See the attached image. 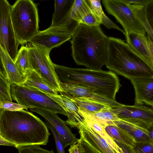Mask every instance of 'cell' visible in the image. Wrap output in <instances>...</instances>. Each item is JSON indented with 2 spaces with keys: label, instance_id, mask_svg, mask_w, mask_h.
Segmentation results:
<instances>
[{
  "label": "cell",
  "instance_id": "obj_43",
  "mask_svg": "<svg viewBox=\"0 0 153 153\" xmlns=\"http://www.w3.org/2000/svg\"><path fill=\"white\" fill-rule=\"evenodd\" d=\"M150 138L153 141V123L148 128Z\"/></svg>",
  "mask_w": 153,
  "mask_h": 153
},
{
  "label": "cell",
  "instance_id": "obj_9",
  "mask_svg": "<svg viewBox=\"0 0 153 153\" xmlns=\"http://www.w3.org/2000/svg\"><path fill=\"white\" fill-rule=\"evenodd\" d=\"M11 6L7 0H0V45L7 51L14 62L18 51L19 45L11 19Z\"/></svg>",
  "mask_w": 153,
  "mask_h": 153
},
{
  "label": "cell",
  "instance_id": "obj_29",
  "mask_svg": "<svg viewBox=\"0 0 153 153\" xmlns=\"http://www.w3.org/2000/svg\"><path fill=\"white\" fill-rule=\"evenodd\" d=\"M132 148L134 153H153V143L136 142Z\"/></svg>",
  "mask_w": 153,
  "mask_h": 153
},
{
  "label": "cell",
  "instance_id": "obj_13",
  "mask_svg": "<svg viewBox=\"0 0 153 153\" xmlns=\"http://www.w3.org/2000/svg\"><path fill=\"white\" fill-rule=\"evenodd\" d=\"M44 93L63 108L68 117L65 123L71 128H77L85 120L78 106L72 100L70 94L64 92H61L57 95Z\"/></svg>",
  "mask_w": 153,
  "mask_h": 153
},
{
  "label": "cell",
  "instance_id": "obj_2",
  "mask_svg": "<svg viewBox=\"0 0 153 153\" xmlns=\"http://www.w3.org/2000/svg\"><path fill=\"white\" fill-rule=\"evenodd\" d=\"M108 40L100 26L79 24L70 41L74 62L88 69L102 70L107 62Z\"/></svg>",
  "mask_w": 153,
  "mask_h": 153
},
{
  "label": "cell",
  "instance_id": "obj_10",
  "mask_svg": "<svg viewBox=\"0 0 153 153\" xmlns=\"http://www.w3.org/2000/svg\"><path fill=\"white\" fill-rule=\"evenodd\" d=\"M77 27L50 26L45 30L39 31L29 43L51 51L53 48L60 46L71 39Z\"/></svg>",
  "mask_w": 153,
  "mask_h": 153
},
{
  "label": "cell",
  "instance_id": "obj_21",
  "mask_svg": "<svg viewBox=\"0 0 153 153\" xmlns=\"http://www.w3.org/2000/svg\"><path fill=\"white\" fill-rule=\"evenodd\" d=\"M114 124L127 131L136 142L153 143L150 138L148 130L145 128L120 118L114 122Z\"/></svg>",
  "mask_w": 153,
  "mask_h": 153
},
{
  "label": "cell",
  "instance_id": "obj_28",
  "mask_svg": "<svg viewBox=\"0 0 153 153\" xmlns=\"http://www.w3.org/2000/svg\"><path fill=\"white\" fill-rule=\"evenodd\" d=\"M144 7L142 6L133 5L132 9L137 18L144 27L147 34V37L153 44V33L147 23L145 15Z\"/></svg>",
  "mask_w": 153,
  "mask_h": 153
},
{
  "label": "cell",
  "instance_id": "obj_20",
  "mask_svg": "<svg viewBox=\"0 0 153 153\" xmlns=\"http://www.w3.org/2000/svg\"><path fill=\"white\" fill-rule=\"evenodd\" d=\"M20 85L46 93L53 95L58 94V91L46 83L39 75L33 69H30L27 71Z\"/></svg>",
  "mask_w": 153,
  "mask_h": 153
},
{
  "label": "cell",
  "instance_id": "obj_38",
  "mask_svg": "<svg viewBox=\"0 0 153 153\" xmlns=\"http://www.w3.org/2000/svg\"><path fill=\"white\" fill-rule=\"evenodd\" d=\"M124 1L129 4L145 6L152 0H123Z\"/></svg>",
  "mask_w": 153,
  "mask_h": 153
},
{
  "label": "cell",
  "instance_id": "obj_19",
  "mask_svg": "<svg viewBox=\"0 0 153 153\" xmlns=\"http://www.w3.org/2000/svg\"><path fill=\"white\" fill-rule=\"evenodd\" d=\"M0 60L3 72L12 85H21L23 77L7 51L0 45Z\"/></svg>",
  "mask_w": 153,
  "mask_h": 153
},
{
  "label": "cell",
  "instance_id": "obj_16",
  "mask_svg": "<svg viewBox=\"0 0 153 153\" xmlns=\"http://www.w3.org/2000/svg\"><path fill=\"white\" fill-rule=\"evenodd\" d=\"M80 139L88 143L101 153H117L85 120L77 128Z\"/></svg>",
  "mask_w": 153,
  "mask_h": 153
},
{
  "label": "cell",
  "instance_id": "obj_44",
  "mask_svg": "<svg viewBox=\"0 0 153 153\" xmlns=\"http://www.w3.org/2000/svg\"><path fill=\"white\" fill-rule=\"evenodd\" d=\"M152 107L153 108V107Z\"/></svg>",
  "mask_w": 153,
  "mask_h": 153
},
{
  "label": "cell",
  "instance_id": "obj_7",
  "mask_svg": "<svg viewBox=\"0 0 153 153\" xmlns=\"http://www.w3.org/2000/svg\"><path fill=\"white\" fill-rule=\"evenodd\" d=\"M28 47L32 69L36 71L49 86L58 92H62L54 64L50 57L51 51L30 43H28Z\"/></svg>",
  "mask_w": 153,
  "mask_h": 153
},
{
  "label": "cell",
  "instance_id": "obj_3",
  "mask_svg": "<svg viewBox=\"0 0 153 153\" xmlns=\"http://www.w3.org/2000/svg\"><path fill=\"white\" fill-rule=\"evenodd\" d=\"M54 66L61 82L89 88L101 96L116 101V95L121 85L114 72L71 68L55 64Z\"/></svg>",
  "mask_w": 153,
  "mask_h": 153
},
{
  "label": "cell",
  "instance_id": "obj_24",
  "mask_svg": "<svg viewBox=\"0 0 153 153\" xmlns=\"http://www.w3.org/2000/svg\"><path fill=\"white\" fill-rule=\"evenodd\" d=\"M91 12L87 0H75L71 9L70 17L80 24L82 19Z\"/></svg>",
  "mask_w": 153,
  "mask_h": 153
},
{
  "label": "cell",
  "instance_id": "obj_33",
  "mask_svg": "<svg viewBox=\"0 0 153 153\" xmlns=\"http://www.w3.org/2000/svg\"><path fill=\"white\" fill-rule=\"evenodd\" d=\"M92 11L97 17L100 21V18L103 11L100 0H87Z\"/></svg>",
  "mask_w": 153,
  "mask_h": 153
},
{
  "label": "cell",
  "instance_id": "obj_18",
  "mask_svg": "<svg viewBox=\"0 0 153 153\" xmlns=\"http://www.w3.org/2000/svg\"><path fill=\"white\" fill-rule=\"evenodd\" d=\"M135 104H146L153 106V78L132 79Z\"/></svg>",
  "mask_w": 153,
  "mask_h": 153
},
{
  "label": "cell",
  "instance_id": "obj_37",
  "mask_svg": "<svg viewBox=\"0 0 153 153\" xmlns=\"http://www.w3.org/2000/svg\"><path fill=\"white\" fill-rule=\"evenodd\" d=\"M83 153H101L85 141L79 139Z\"/></svg>",
  "mask_w": 153,
  "mask_h": 153
},
{
  "label": "cell",
  "instance_id": "obj_6",
  "mask_svg": "<svg viewBox=\"0 0 153 153\" xmlns=\"http://www.w3.org/2000/svg\"><path fill=\"white\" fill-rule=\"evenodd\" d=\"M11 93L12 99L19 104L67 116L61 106L40 91L13 84L11 85Z\"/></svg>",
  "mask_w": 153,
  "mask_h": 153
},
{
  "label": "cell",
  "instance_id": "obj_35",
  "mask_svg": "<svg viewBox=\"0 0 153 153\" xmlns=\"http://www.w3.org/2000/svg\"><path fill=\"white\" fill-rule=\"evenodd\" d=\"M80 23L92 26H99L101 24L100 20L92 11L85 16Z\"/></svg>",
  "mask_w": 153,
  "mask_h": 153
},
{
  "label": "cell",
  "instance_id": "obj_23",
  "mask_svg": "<svg viewBox=\"0 0 153 153\" xmlns=\"http://www.w3.org/2000/svg\"><path fill=\"white\" fill-rule=\"evenodd\" d=\"M108 134L113 139L133 148L136 141L125 130L115 124L108 125L105 128Z\"/></svg>",
  "mask_w": 153,
  "mask_h": 153
},
{
  "label": "cell",
  "instance_id": "obj_25",
  "mask_svg": "<svg viewBox=\"0 0 153 153\" xmlns=\"http://www.w3.org/2000/svg\"><path fill=\"white\" fill-rule=\"evenodd\" d=\"M87 124L93 128L108 143L111 148L117 153H121V149L105 131L104 128L97 121L90 118L84 117Z\"/></svg>",
  "mask_w": 153,
  "mask_h": 153
},
{
  "label": "cell",
  "instance_id": "obj_40",
  "mask_svg": "<svg viewBox=\"0 0 153 153\" xmlns=\"http://www.w3.org/2000/svg\"><path fill=\"white\" fill-rule=\"evenodd\" d=\"M114 140L121 149L122 152L121 153H134L132 148L119 141L115 140Z\"/></svg>",
  "mask_w": 153,
  "mask_h": 153
},
{
  "label": "cell",
  "instance_id": "obj_31",
  "mask_svg": "<svg viewBox=\"0 0 153 153\" xmlns=\"http://www.w3.org/2000/svg\"><path fill=\"white\" fill-rule=\"evenodd\" d=\"M18 149V153H54L53 149L48 150L42 148L37 145L25 146Z\"/></svg>",
  "mask_w": 153,
  "mask_h": 153
},
{
  "label": "cell",
  "instance_id": "obj_15",
  "mask_svg": "<svg viewBox=\"0 0 153 153\" xmlns=\"http://www.w3.org/2000/svg\"><path fill=\"white\" fill-rule=\"evenodd\" d=\"M127 43L153 71V62L145 34L132 32L126 33Z\"/></svg>",
  "mask_w": 153,
  "mask_h": 153
},
{
  "label": "cell",
  "instance_id": "obj_36",
  "mask_svg": "<svg viewBox=\"0 0 153 153\" xmlns=\"http://www.w3.org/2000/svg\"><path fill=\"white\" fill-rule=\"evenodd\" d=\"M101 24H103L108 29L114 28L122 32L125 36L126 33L123 30L121 29L118 25L112 22L104 13L100 18Z\"/></svg>",
  "mask_w": 153,
  "mask_h": 153
},
{
  "label": "cell",
  "instance_id": "obj_30",
  "mask_svg": "<svg viewBox=\"0 0 153 153\" xmlns=\"http://www.w3.org/2000/svg\"><path fill=\"white\" fill-rule=\"evenodd\" d=\"M32 107L23 105L10 101L0 102V109L10 111H16L22 109H27Z\"/></svg>",
  "mask_w": 153,
  "mask_h": 153
},
{
  "label": "cell",
  "instance_id": "obj_32",
  "mask_svg": "<svg viewBox=\"0 0 153 153\" xmlns=\"http://www.w3.org/2000/svg\"><path fill=\"white\" fill-rule=\"evenodd\" d=\"M46 124L52 132L56 142V147L58 153H65L64 149L60 138L57 131L52 125L45 120Z\"/></svg>",
  "mask_w": 153,
  "mask_h": 153
},
{
  "label": "cell",
  "instance_id": "obj_42",
  "mask_svg": "<svg viewBox=\"0 0 153 153\" xmlns=\"http://www.w3.org/2000/svg\"><path fill=\"white\" fill-rule=\"evenodd\" d=\"M148 45L152 56L153 62V44L149 39L147 37Z\"/></svg>",
  "mask_w": 153,
  "mask_h": 153
},
{
  "label": "cell",
  "instance_id": "obj_34",
  "mask_svg": "<svg viewBox=\"0 0 153 153\" xmlns=\"http://www.w3.org/2000/svg\"><path fill=\"white\" fill-rule=\"evenodd\" d=\"M146 20L153 33V0L144 7Z\"/></svg>",
  "mask_w": 153,
  "mask_h": 153
},
{
  "label": "cell",
  "instance_id": "obj_11",
  "mask_svg": "<svg viewBox=\"0 0 153 153\" xmlns=\"http://www.w3.org/2000/svg\"><path fill=\"white\" fill-rule=\"evenodd\" d=\"M112 111L123 120L147 129L153 123V108L144 105H129L122 104L112 108Z\"/></svg>",
  "mask_w": 153,
  "mask_h": 153
},
{
  "label": "cell",
  "instance_id": "obj_26",
  "mask_svg": "<svg viewBox=\"0 0 153 153\" xmlns=\"http://www.w3.org/2000/svg\"><path fill=\"white\" fill-rule=\"evenodd\" d=\"M14 62L23 77L30 69H32L29 59L28 46H22L18 51Z\"/></svg>",
  "mask_w": 153,
  "mask_h": 153
},
{
  "label": "cell",
  "instance_id": "obj_8",
  "mask_svg": "<svg viewBox=\"0 0 153 153\" xmlns=\"http://www.w3.org/2000/svg\"><path fill=\"white\" fill-rule=\"evenodd\" d=\"M106 11L122 26L126 33L132 32L145 34V27L129 4L123 0H103Z\"/></svg>",
  "mask_w": 153,
  "mask_h": 153
},
{
  "label": "cell",
  "instance_id": "obj_41",
  "mask_svg": "<svg viewBox=\"0 0 153 153\" xmlns=\"http://www.w3.org/2000/svg\"><path fill=\"white\" fill-rule=\"evenodd\" d=\"M0 145L15 147V146L0 136Z\"/></svg>",
  "mask_w": 153,
  "mask_h": 153
},
{
  "label": "cell",
  "instance_id": "obj_12",
  "mask_svg": "<svg viewBox=\"0 0 153 153\" xmlns=\"http://www.w3.org/2000/svg\"><path fill=\"white\" fill-rule=\"evenodd\" d=\"M30 109L41 115L52 125L58 132L64 148L78 142L79 139L76 138L67 126L65 121L60 119L57 113L37 108Z\"/></svg>",
  "mask_w": 153,
  "mask_h": 153
},
{
  "label": "cell",
  "instance_id": "obj_1",
  "mask_svg": "<svg viewBox=\"0 0 153 153\" xmlns=\"http://www.w3.org/2000/svg\"><path fill=\"white\" fill-rule=\"evenodd\" d=\"M51 134L41 119L22 109L10 111L0 109V136L16 148L32 145H46Z\"/></svg>",
  "mask_w": 153,
  "mask_h": 153
},
{
  "label": "cell",
  "instance_id": "obj_5",
  "mask_svg": "<svg viewBox=\"0 0 153 153\" xmlns=\"http://www.w3.org/2000/svg\"><path fill=\"white\" fill-rule=\"evenodd\" d=\"M10 13L18 43L23 46L39 31L37 5L32 0H17L11 5Z\"/></svg>",
  "mask_w": 153,
  "mask_h": 153
},
{
  "label": "cell",
  "instance_id": "obj_4",
  "mask_svg": "<svg viewBox=\"0 0 153 153\" xmlns=\"http://www.w3.org/2000/svg\"><path fill=\"white\" fill-rule=\"evenodd\" d=\"M106 67L130 80L153 78V71L127 43L108 37Z\"/></svg>",
  "mask_w": 153,
  "mask_h": 153
},
{
  "label": "cell",
  "instance_id": "obj_14",
  "mask_svg": "<svg viewBox=\"0 0 153 153\" xmlns=\"http://www.w3.org/2000/svg\"><path fill=\"white\" fill-rule=\"evenodd\" d=\"M62 92L74 97H84L108 105L112 108L118 107L123 104L110 100L95 92L90 88L77 84L63 83L60 81Z\"/></svg>",
  "mask_w": 153,
  "mask_h": 153
},
{
  "label": "cell",
  "instance_id": "obj_22",
  "mask_svg": "<svg viewBox=\"0 0 153 153\" xmlns=\"http://www.w3.org/2000/svg\"><path fill=\"white\" fill-rule=\"evenodd\" d=\"M71 99L78 106L80 111L87 113H95L112 108L104 103L84 97H74Z\"/></svg>",
  "mask_w": 153,
  "mask_h": 153
},
{
  "label": "cell",
  "instance_id": "obj_17",
  "mask_svg": "<svg viewBox=\"0 0 153 153\" xmlns=\"http://www.w3.org/2000/svg\"><path fill=\"white\" fill-rule=\"evenodd\" d=\"M74 0H56L54 9L50 26H77L79 24L70 17V13Z\"/></svg>",
  "mask_w": 153,
  "mask_h": 153
},
{
  "label": "cell",
  "instance_id": "obj_39",
  "mask_svg": "<svg viewBox=\"0 0 153 153\" xmlns=\"http://www.w3.org/2000/svg\"><path fill=\"white\" fill-rule=\"evenodd\" d=\"M69 153H83L81 144L78 141L71 145L68 149Z\"/></svg>",
  "mask_w": 153,
  "mask_h": 153
},
{
  "label": "cell",
  "instance_id": "obj_27",
  "mask_svg": "<svg viewBox=\"0 0 153 153\" xmlns=\"http://www.w3.org/2000/svg\"><path fill=\"white\" fill-rule=\"evenodd\" d=\"M10 82L1 70L0 72V102H12Z\"/></svg>",
  "mask_w": 153,
  "mask_h": 153
}]
</instances>
